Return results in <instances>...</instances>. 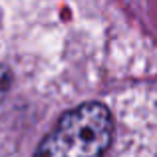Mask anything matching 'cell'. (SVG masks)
Here are the masks:
<instances>
[{
    "mask_svg": "<svg viewBox=\"0 0 157 157\" xmlns=\"http://www.w3.org/2000/svg\"><path fill=\"white\" fill-rule=\"evenodd\" d=\"M111 135L109 109L100 101H86L62 115L34 157H104Z\"/></svg>",
    "mask_w": 157,
    "mask_h": 157,
    "instance_id": "cell-1",
    "label": "cell"
},
{
    "mask_svg": "<svg viewBox=\"0 0 157 157\" xmlns=\"http://www.w3.org/2000/svg\"><path fill=\"white\" fill-rule=\"evenodd\" d=\"M8 88H10V74H8L6 68L0 66V101H2L4 96H6Z\"/></svg>",
    "mask_w": 157,
    "mask_h": 157,
    "instance_id": "cell-2",
    "label": "cell"
}]
</instances>
